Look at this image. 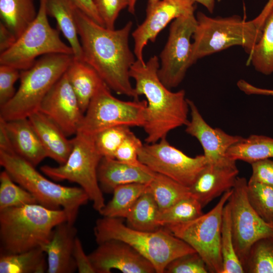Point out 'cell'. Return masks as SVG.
I'll list each match as a JSON object with an SVG mask.
<instances>
[{
    "mask_svg": "<svg viewBox=\"0 0 273 273\" xmlns=\"http://www.w3.org/2000/svg\"><path fill=\"white\" fill-rule=\"evenodd\" d=\"M48 16L54 18L58 27L72 50L75 59L82 60V50L76 20L78 9L73 0H46Z\"/></svg>",
    "mask_w": 273,
    "mask_h": 273,
    "instance_id": "obj_24",
    "label": "cell"
},
{
    "mask_svg": "<svg viewBox=\"0 0 273 273\" xmlns=\"http://www.w3.org/2000/svg\"><path fill=\"white\" fill-rule=\"evenodd\" d=\"M44 147L48 157L59 165L67 161L73 148V140H69L54 122L37 111L28 118Z\"/></svg>",
    "mask_w": 273,
    "mask_h": 273,
    "instance_id": "obj_23",
    "label": "cell"
},
{
    "mask_svg": "<svg viewBox=\"0 0 273 273\" xmlns=\"http://www.w3.org/2000/svg\"><path fill=\"white\" fill-rule=\"evenodd\" d=\"M103 82L91 100L78 132L94 135L116 126L143 127L146 100L124 101L114 97Z\"/></svg>",
    "mask_w": 273,
    "mask_h": 273,
    "instance_id": "obj_11",
    "label": "cell"
},
{
    "mask_svg": "<svg viewBox=\"0 0 273 273\" xmlns=\"http://www.w3.org/2000/svg\"><path fill=\"white\" fill-rule=\"evenodd\" d=\"M95 273H154L152 264L131 246L122 241L110 240L98 244L88 255Z\"/></svg>",
    "mask_w": 273,
    "mask_h": 273,
    "instance_id": "obj_16",
    "label": "cell"
},
{
    "mask_svg": "<svg viewBox=\"0 0 273 273\" xmlns=\"http://www.w3.org/2000/svg\"><path fill=\"white\" fill-rule=\"evenodd\" d=\"M204 6L209 13H213L215 7V0H192Z\"/></svg>",
    "mask_w": 273,
    "mask_h": 273,
    "instance_id": "obj_51",
    "label": "cell"
},
{
    "mask_svg": "<svg viewBox=\"0 0 273 273\" xmlns=\"http://www.w3.org/2000/svg\"><path fill=\"white\" fill-rule=\"evenodd\" d=\"M155 172L145 165L125 163L115 158L103 157L98 169V178L103 192L112 193L119 186L141 183L149 184Z\"/></svg>",
    "mask_w": 273,
    "mask_h": 273,
    "instance_id": "obj_21",
    "label": "cell"
},
{
    "mask_svg": "<svg viewBox=\"0 0 273 273\" xmlns=\"http://www.w3.org/2000/svg\"><path fill=\"white\" fill-rule=\"evenodd\" d=\"M148 188L158 205L159 212L191 196L189 188L157 173L148 184Z\"/></svg>",
    "mask_w": 273,
    "mask_h": 273,
    "instance_id": "obj_32",
    "label": "cell"
},
{
    "mask_svg": "<svg viewBox=\"0 0 273 273\" xmlns=\"http://www.w3.org/2000/svg\"><path fill=\"white\" fill-rule=\"evenodd\" d=\"M39 111L59 126L67 136L77 133L84 114L66 72L47 94Z\"/></svg>",
    "mask_w": 273,
    "mask_h": 273,
    "instance_id": "obj_15",
    "label": "cell"
},
{
    "mask_svg": "<svg viewBox=\"0 0 273 273\" xmlns=\"http://www.w3.org/2000/svg\"><path fill=\"white\" fill-rule=\"evenodd\" d=\"M160 67L157 56L145 63L136 59L130 69L138 96L146 98L145 123L143 127L148 144L166 138L171 130L186 126L189 121L188 99L183 89L173 92L166 87L158 76Z\"/></svg>",
    "mask_w": 273,
    "mask_h": 273,
    "instance_id": "obj_2",
    "label": "cell"
},
{
    "mask_svg": "<svg viewBox=\"0 0 273 273\" xmlns=\"http://www.w3.org/2000/svg\"><path fill=\"white\" fill-rule=\"evenodd\" d=\"M226 157L235 161L252 162L273 158V138L262 135L253 134L231 146Z\"/></svg>",
    "mask_w": 273,
    "mask_h": 273,
    "instance_id": "obj_28",
    "label": "cell"
},
{
    "mask_svg": "<svg viewBox=\"0 0 273 273\" xmlns=\"http://www.w3.org/2000/svg\"><path fill=\"white\" fill-rule=\"evenodd\" d=\"M21 71L13 67L0 64V106L11 100L16 91L14 85L20 77Z\"/></svg>",
    "mask_w": 273,
    "mask_h": 273,
    "instance_id": "obj_42",
    "label": "cell"
},
{
    "mask_svg": "<svg viewBox=\"0 0 273 273\" xmlns=\"http://www.w3.org/2000/svg\"><path fill=\"white\" fill-rule=\"evenodd\" d=\"M76 20L82 60L93 67L107 86L118 94L139 100L130 81V69L136 60L129 46L132 26L110 29L96 23L78 8Z\"/></svg>",
    "mask_w": 273,
    "mask_h": 273,
    "instance_id": "obj_1",
    "label": "cell"
},
{
    "mask_svg": "<svg viewBox=\"0 0 273 273\" xmlns=\"http://www.w3.org/2000/svg\"><path fill=\"white\" fill-rule=\"evenodd\" d=\"M244 272L273 273V235L256 241L243 264Z\"/></svg>",
    "mask_w": 273,
    "mask_h": 273,
    "instance_id": "obj_33",
    "label": "cell"
},
{
    "mask_svg": "<svg viewBox=\"0 0 273 273\" xmlns=\"http://www.w3.org/2000/svg\"><path fill=\"white\" fill-rule=\"evenodd\" d=\"M46 0H39V7L34 21L8 50L0 54V64L19 70L30 67L39 56L49 54L72 55L70 46L61 39L59 30L49 23Z\"/></svg>",
    "mask_w": 273,
    "mask_h": 273,
    "instance_id": "obj_9",
    "label": "cell"
},
{
    "mask_svg": "<svg viewBox=\"0 0 273 273\" xmlns=\"http://www.w3.org/2000/svg\"><path fill=\"white\" fill-rule=\"evenodd\" d=\"M73 1L78 8L88 17L99 25L105 26L104 23L96 9L93 0H73Z\"/></svg>",
    "mask_w": 273,
    "mask_h": 273,
    "instance_id": "obj_45",
    "label": "cell"
},
{
    "mask_svg": "<svg viewBox=\"0 0 273 273\" xmlns=\"http://www.w3.org/2000/svg\"><path fill=\"white\" fill-rule=\"evenodd\" d=\"M66 74L84 114L91 100L104 81L90 65L83 60L74 58Z\"/></svg>",
    "mask_w": 273,
    "mask_h": 273,
    "instance_id": "obj_25",
    "label": "cell"
},
{
    "mask_svg": "<svg viewBox=\"0 0 273 273\" xmlns=\"http://www.w3.org/2000/svg\"><path fill=\"white\" fill-rule=\"evenodd\" d=\"M203 208L200 203L190 196L159 212L157 222L160 227L163 228L187 222L203 214Z\"/></svg>",
    "mask_w": 273,
    "mask_h": 273,
    "instance_id": "obj_35",
    "label": "cell"
},
{
    "mask_svg": "<svg viewBox=\"0 0 273 273\" xmlns=\"http://www.w3.org/2000/svg\"><path fill=\"white\" fill-rule=\"evenodd\" d=\"M66 221L63 209H51L39 204L1 210V254L41 248L50 241L55 227Z\"/></svg>",
    "mask_w": 273,
    "mask_h": 273,
    "instance_id": "obj_3",
    "label": "cell"
},
{
    "mask_svg": "<svg viewBox=\"0 0 273 273\" xmlns=\"http://www.w3.org/2000/svg\"><path fill=\"white\" fill-rule=\"evenodd\" d=\"M247 63L264 75L273 73V9L265 21L259 40L249 55Z\"/></svg>",
    "mask_w": 273,
    "mask_h": 273,
    "instance_id": "obj_31",
    "label": "cell"
},
{
    "mask_svg": "<svg viewBox=\"0 0 273 273\" xmlns=\"http://www.w3.org/2000/svg\"><path fill=\"white\" fill-rule=\"evenodd\" d=\"M72 140L73 148L65 163L57 167L43 165L40 170L54 181L78 184L88 195L94 209L99 212L106 204L98 178L103 157L96 148L94 135L78 131Z\"/></svg>",
    "mask_w": 273,
    "mask_h": 273,
    "instance_id": "obj_8",
    "label": "cell"
},
{
    "mask_svg": "<svg viewBox=\"0 0 273 273\" xmlns=\"http://www.w3.org/2000/svg\"><path fill=\"white\" fill-rule=\"evenodd\" d=\"M148 184L132 183L117 187L112 199L99 212L103 216L126 218L131 208L148 188Z\"/></svg>",
    "mask_w": 273,
    "mask_h": 273,
    "instance_id": "obj_30",
    "label": "cell"
},
{
    "mask_svg": "<svg viewBox=\"0 0 273 273\" xmlns=\"http://www.w3.org/2000/svg\"><path fill=\"white\" fill-rule=\"evenodd\" d=\"M93 2L105 26L110 29H114L120 12L128 6V0H93Z\"/></svg>",
    "mask_w": 273,
    "mask_h": 273,
    "instance_id": "obj_41",
    "label": "cell"
},
{
    "mask_svg": "<svg viewBox=\"0 0 273 273\" xmlns=\"http://www.w3.org/2000/svg\"><path fill=\"white\" fill-rule=\"evenodd\" d=\"M237 85L241 91L247 95L273 96V89L258 87L244 79L239 80Z\"/></svg>",
    "mask_w": 273,
    "mask_h": 273,
    "instance_id": "obj_47",
    "label": "cell"
},
{
    "mask_svg": "<svg viewBox=\"0 0 273 273\" xmlns=\"http://www.w3.org/2000/svg\"><path fill=\"white\" fill-rule=\"evenodd\" d=\"M192 0H160L149 11L144 21L132 33L136 59L145 63L143 51L149 41L154 42L159 33L171 21L182 16L194 13Z\"/></svg>",
    "mask_w": 273,
    "mask_h": 273,
    "instance_id": "obj_17",
    "label": "cell"
},
{
    "mask_svg": "<svg viewBox=\"0 0 273 273\" xmlns=\"http://www.w3.org/2000/svg\"><path fill=\"white\" fill-rule=\"evenodd\" d=\"M0 164L15 183L35 197L39 204L53 210L63 209L69 223L74 224L80 207L89 200L81 188L64 186L51 181L15 153L0 151Z\"/></svg>",
    "mask_w": 273,
    "mask_h": 273,
    "instance_id": "obj_5",
    "label": "cell"
},
{
    "mask_svg": "<svg viewBox=\"0 0 273 273\" xmlns=\"http://www.w3.org/2000/svg\"><path fill=\"white\" fill-rule=\"evenodd\" d=\"M47 255L40 248L14 254H1L0 273H43Z\"/></svg>",
    "mask_w": 273,
    "mask_h": 273,
    "instance_id": "obj_27",
    "label": "cell"
},
{
    "mask_svg": "<svg viewBox=\"0 0 273 273\" xmlns=\"http://www.w3.org/2000/svg\"><path fill=\"white\" fill-rule=\"evenodd\" d=\"M273 9V0H268L259 14L252 20L256 27L262 30L266 19Z\"/></svg>",
    "mask_w": 273,
    "mask_h": 273,
    "instance_id": "obj_48",
    "label": "cell"
},
{
    "mask_svg": "<svg viewBox=\"0 0 273 273\" xmlns=\"http://www.w3.org/2000/svg\"><path fill=\"white\" fill-rule=\"evenodd\" d=\"M160 0H148L146 12L151 10ZM137 0H128V10L132 14H134L135 6Z\"/></svg>",
    "mask_w": 273,
    "mask_h": 273,
    "instance_id": "obj_50",
    "label": "cell"
},
{
    "mask_svg": "<svg viewBox=\"0 0 273 273\" xmlns=\"http://www.w3.org/2000/svg\"><path fill=\"white\" fill-rule=\"evenodd\" d=\"M38 204L28 191L15 183L5 170L0 173V211L9 208Z\"/></svg>",
    "mask_w": 273,
    "mask_h": 273,
    "instance_id": "obj_36",
    "label": "cell"
},
{
    "mask_svg": "<svg viewBox=\"0 0 273 273\" xmlns=\"http://www.w3.org/2000/svg\"><path fill=\"white\" fill-rule=\"evenodd\" d=\"M131 132L129 126L120 125L98 132L94 135L98 151L103 157L114 158L118 148Z\"/></svg>",
    "mask_w": 273,
    "mask_h": 273,
    "instance_id": "obj_38",
    "label": "cell"
},
{
    "mask_svg": "<svg viewBox=\"0 0 273 273\" xmlns=\"http://www.w3.org/2000/svg\"><path fill=\"white\" fill-rule=\"evenodd\" d=\"M73 257L78 272L95 273L88 256L85 253L81 242L78 237L75 241Z\"/></svg>",
    "mask_w": 273,
    "mask_h": 273,
    "instance_id": "obj_44",
    "label": "cell"
},
{
    "mask_svg": "<svg viewBox=\"0 0 273 273\" xmlns=\"http://www.w3.org/2000/svg\"><path fill=\"white\" fill-rule=\"evenodd\" d=\"M73 58L72 55H46L29 68L21 70L20 84L14 96L0 106V119L7 121L28 118L38 111L42 100Z\"/></svg>",
    "mask_w": 273,
    "mask_h": 273,
    "instance_id": "obj_6",
    "label": "cell"
},
{
    "mask_svg": "<svg viewBox=\"0 0 273 273\" xmlns=\"http://www.w3.org/2000/svg\"><path fill=\"white\" fill-rule=\"evenodd\" d=\"M0 151L8 153H15L10 140L1 123H0Z\"/></svg>",
    "mask_w": 273,
    "mask_h": 273,
    "instance_id": "obj_49",
    "label": "cell"
},
{
    "mask_svg": "<svg viewBox=\"0 0 273 273\" xmlns=\"http://www.w3.org/2000/svg\"><path fill=\"white\" fill-rule=\"evenodd\" d=\"M77 230L67 221L58 224L50 241L41 248L47 255L48 273H72L77 270L73 250Z\"/></svg>",
    "mask_w": 273,
    "mask_h": 273,
    "instance_id": "obj_20",
    "label": "cell"
},
{
    "mask_svg": "<svg viewBox=\"0 0 273 273\" xmlns=\"http://www.w3.org/2000/svg\"><path fill=\"white\" fill-rule=\"evenodd\" d=\"M247 184L245 178L238 177L228 201L235 249L242 265L252 245L262 238L273 235V225L264 221L250 204Z\"/></svg>",
    "mask_w": 273,
    "mask_h": 273,
    "instance_id": "obj_13",
    "label": "cell"
},
{
    "mask_svg": "<svg viewBox=\"0 0 273 273\" xmlns=\"http://www.w3.org/2000/svg\"><path fill=\"white\" fill-rule=\"evenodd\" d=\"M197 25L194 13L178 17L169 28L167 41L160 54L158 73L168 88L177 86L192 65V43L191 39Z\"/></svg>",
    "mask_w": 273,
    "mask_h": 273,
    "instance_id": "obj_12",
    "label": "cell"
},
{
    "mask_svg": "<svg viewBox=\"0 0 273 273\" xmlns=\"http://www.w3.org/2000/svg\"><path fill=\"white\" fill-rule=\"evenodd\" d=\"M98 244L117 240L128 244L154 266L156 273H164L167 264L174 259L196 252L189 245L167 229L144 231L124 224L121 218L103 216L94 229Z\"/></svg>",
    "mask_w": 273,
    "mask_h": 273,
    "instance_id": "obj_4",
    "label": "cell"
},
{
    "mask_svg": "<svg viewBox=\"0 0 273 273\" xmlns=\"http://www.w3.org/2000/svg\"><path fill=\"white\" fill-rule=\"evenodd\" d=\"M191 119L186 126V132L196 138L201 145L207 164H220L230 159L228 150L243 137L230 135L219 128H213L204 119L195 103L188 99Z\"/></svg>",
    "mask_w": 273,
    "mask_h": 273,
    "instance_id": "obj_18",
    "label": "cell"
},
{
    "mask_svg": "<svg viewBox=\"0 0 273 273\" xmlns=\"http://www.w3.org/2000/svg\"><path fill=\"white\" fill-rule=\"evenodd\" d=\"M192 37L193 64L198 59L234 46L242 47L250 55L259 40L262 30L253 21L238 16L211 17L201 12L196 16Z\"/></svg>",
    "mask_w": 273,
    "mask_h": 273,
    "instance_id": "obj_7",
    "label": "cell"
},
{
    "mask_svg": "<svg viewBox=\"0 0 273 273\" xmlns=\"http://www.w3.org/2000/svg\"><path fill=\"white\" fill-rule=\"evenodd\" d=\"M17 37L3 22H0V54L9 49Z\"/></svg>",
    "mask_w": 273,
    "mask_h": 273,
    "instance_id": "obj_46",
    "label": "cell"
},
{
    "mask_svg": "<svg viewBox=\"0 0 273 273\" xmlns=\"http://www.w3.org/2000/svg\"><path fill=\"white\" fill-rule=\"evenodd\" d=\"M236 161L207 164L189 188L191 195L203 208L216 197L232 190L238 177Z\"/></svg>",
    "mask_w": 273,
    "mask_h": 273,
    "instance_id": "obj_19",
    "label": "cell"
},
{
    "mask_svg": "<svg viewBox=\"0 0 273 273\" xmlns=\"http://www.w3.org/2000/svg\"><path fill=\"white\" fill-rule=\"evenodd\" d=\"M209 269L196 252L181 255L170 262L164 273H208Z\"/></svg>",
    "mask_w": 273,
    "mask_h": 273,
    "instance_id": "obj_39",
    "label": "cell"
},
{
    "mask_svg": "<svg viewBox=\"0 0 273 273\" xmlns=\"http://www.w3.org/2000/svg\"><path fill=\"white\" fill-rule=\"evenodd\" d=\"M222 273H244L242 264L236 252L232 231L230 208L227 202L222 212L220 238Z\"/></svg>",
    "mask_w": 273,
    "mask_h": 273,
    "instance_id": "obj_34",
    "label": "cell"
},
{
    "mask_svg": "<svg viewBox=\"0 0 273 273\" xmlns=\"http://www.w3.org/2000/svg\"><path fill=\"white\" fill-rule=\"evenodd\" d=\"M247 194L258 215L264 221L273 225V186L248 182Z\"/></svg>",
    "mask_w": 273,
    "mask_h": 273,
    "instance_id": "obj_37",
    "label": "cell"
},
{
    "mask_svg": "<svg viewBox=\"0 0 273 273\" xmlns=\"http://www.w3.org/2000/svg\"><path fill=\"white\" fill-rule=\"evenodd\" d=\"M143 144L131 131L116 151L114 158L122 162L134 166H143L139 159V151Z\"/></svg>",
    "mask_w": 273,
    "mask_h": 273,
    "instance_id": "obj_40",
    "label": "cell"
},
{
    "mask_svg": "<svg viewBox=\"0 0 273 273\" xmlns=\"http://www.w3.org/2000/svg\"><path fill=\"white\" fill-rule=\"evenodd\" d=\"M139 159L153 172L164 175L189 188L207 164L204 156H189L171 145L166 138L143 144Z\"/></svg>",
    "mask_w": 273,
    "mask_h": 273,
    "instance_id": "obj_14",
    "label": "cell"
},
{
    "mask_svg": "<svg viewBox=\"0 0 273 273\" xmlns=\"http://www.w3.org/2000/svg\"><path fill=\"white\" fill-rule=\"evenodd\" d=\"M159 211L158 205L148 187L125 218L127 225L140 231H156L161 228L157 222Z\"/></svg>",
    "mask_w": 273,
    "mask_h": 273,
    "instance_id": "obj_29",
    "label": "cell"
},
{
    "mask_svg": "<svg viewBox=\"0 0 273 273\" xmlns=\"http://www.w3.org/2000/svg\"><path fill=\"white\" fill-rule=\"evenodd\" d=\"M37 14L33 0H0V17L18 38Z\"/></svg>",
    "mask_w": 273,
    "mask_h": 273,
    "instance_id": "obj_26",
    "label": "cell"
},
{
    "mask_svg": "<svg viewBox=\"0 0 273 273\" xmlns=\"http://www.w3.org/2000/svg\"><path fill=\"white\" fill-rule=\"evenodd\" d=\"M250 164L252 172L248 182L273 186V160L265 159Z\"/></svg>",
    "mask_w": 273,
    "mask_h": 273,
    "instance_id": "obj_43",
    "label": "cell"
},
{
    "mask_svg": "<svg viewBox=\"0 0 273 273\" xmlns=\"http://www.w3.org/2000/svg\"><path fill=\"white\" fill-rule=\"evenodd\" d=\"M232 193L226 192L210 211L192 220L163 228L189 245L205 262L209 272L222 273L220 238L223 209Z\"/></svg>",
    "mask_w": 273,
    "mask_h": 273,
    "instance_id": "obj_10",
    "label": "cell"
},
{
    "mask_svg": "<svg viewBox=\"0 0 273 273\" xmlns=\"http://www.w3.org/2000/svg\"><path fill=\"white\" fill-rule=\"evenodd\" d=\"M1 123L10 140L15 154L35 167L48 157L35 130L28 118Z\"/></svg>",
    "mask_w": 273,
    "mask_h": 273,
    "instance_id": "obj_22",
    "label": "cell"
}]
</instances>
